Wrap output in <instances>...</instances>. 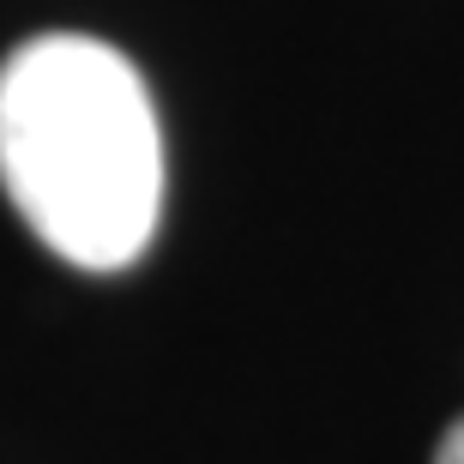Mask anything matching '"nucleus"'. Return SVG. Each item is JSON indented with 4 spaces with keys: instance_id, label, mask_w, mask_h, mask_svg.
Returning <instances> with one entry per match:
<instances>
[{
    "instance_id": "1",
    "label": "nucleus",
    "mask_w": 464,
    "mask_h": 464,
    "mask_svg": "<svg viewBox=\"0 0 464 464\" xmlns=\"http://www.w3.org/2000/svg\"><path fill=\"white\" fill-rule=\"evenodd\" d=\"M0 188L67 266H133L163 218V127L133 61L79 31L31 36L6 54Z\"/></svg>"
},
{
    "instance_id": "2",
    "label": "nucleus",
    "mask_w": 464,
    "mask_h": 464,
    "mask_svg": "<svg viewBox=\"0 0 464 464\" xmlns=\"http://www.w3.org/2000/svg\"><path fill=\"white\" fill-rule=\"evenodd\" d=\"M434 464H464V416L447 429V440H440V452H434Z\"/></svg>"
}]
</instances>
